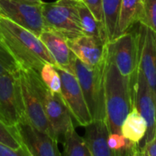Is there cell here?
Here are the masks:
<instances>
[{
	"mask_svg": "<svg viewBox=\"0 0 156 156\" xmlns=\"http://www.w3.org/2000/svg\"><path fill=\"white\" fill-rule=\"evenodd\" d=\"M0 41L10 52L20 69L40 73L46 63L55 62L38 36L0 14Z\"/></svg>",
	"mask_w": 156,
	"mask_h": 156,
	"instance_id": "cell-1",
	"label": "cell"
},
{
	"mask_svg": "<svg viewBox=\"0 0 156 156\" xmlns=\"http://www.w3.org/2000/svg\"><path fill=\"white\" fill-rule=\"evenodd\" d=\"M104 93L108 131L120 133L121 124L133 108V83L132 77L120 73L108 52L104 70Z\"/></svg>",
	"mask_w": 156,
	"mask_h": 156,
	"instance_id": "cell-2",
	"label": "cell"
},
{
	"mask_svg": "<svg viewBox=\"0 0 156 156\" xmlns=\"http://www.w3.org/2000/svg\"><path fill=\"white\" fill-rule=\"evenodd\" d=\"M105 64L106 61L101 65L90 67L77 58L73 64V74L80 85L93 121L105 120L106 119L104 93Z\"/></svg>",
	"mask_w": 156,
	"mask_h": 156,
	"instance_id": "cell-3",
	"label": "cell"
},
{
	"mask_svg": "<svg viewBox=\"0 0 156 156\" xmlns=\"http://www.w3.org/2000/svg\"><path fill=\"white\" fill-rule=\"evenodd\" d=\"M29 72L33 84L41 96L46 117L53 133V138L58 143H62L67 131L74 125L73 118L61 95L52 93L48 89L39 73L33 70H29Z\"/></svg>",
	"mask_w": 156,
	"mask_h": 156,
	"instance_id": "cell-4",
	"label": "cell"
},
{
	"mask_svg": "<svg viewBox=\"0 0 156 156\" xmlns=\"http://www.w3.org/2000/svg\"><path fill=\"white\" fill-rule=\"evenodd\" d=\"M0 119L9 126L27 120L20 70L0 74Z\"/></svg>",
	"mask_w": 156,
	"mask_h": 156,
	"instance_id": "cell-5",
	"label": "cell"
},
{
	"mask_svg": "<svg viewBox=\"0 0 156 156\" xmlns=\"http://www.w3.org/2000/svg\"><path fill=\"white\" fill-rule=\"evenodd\" d=\"M42 16L45 28L62 33L67 40L82 35L74 0H56L42 4Z\"/></svg>",
	"mask_w": 156,
	"mask_h": 156,
	"instance_id": "cell-6",
	"label": "cell"
},
{
	"mask_svg": "<svg viewBox=\"0 0 156 156\" xmlns=\"http://www.w3.org/2000/svg\"><path fill=\"white\" fill-rule=\"evenodd\" d=\"M108 52L120 73L132 77L138 70L139 62L138 29L132 28L108 42Z\"/></svg>",
	"mask_w": 156,
	"mask_h": 156,
	"instance_id": "cell-7",
	"label": "cell"
},
{
	"mask_svg": "<svg viewBox=\"0 0 156 156\" xmlns=\"http://www.w3.org/2000/svg\"><path fill=\"white\" fill-rule=\"evenodd\" d=\"M0 12L38 37L45 29L42 4H34L25 0H0Z\"/></svg>",
	"mask_w": 156,
	"mask_h": 156,
	"instance_id": "cell-8",
	"label": "cell"
},
{
	"mask_svg": "<svg viewBox=\"0 0 156 156\" xmlns=\"http://www.w3.org/2000/svg\"><path fill=\"white\" fill-rule=\"evenodd\" d=\"M20 77L27 121L38 130L53 138L41 96L33 84L29 70L20 69Z\"/></svg>",
	"mask_w": 156,
	"mask_h": 156,
	"instance_id": "cell-9",
	"label": "cell"
},
{
	"mask_svg": "<svg viewBox=\"0 0 156 156\" xmlns=\"http://www.w3.org/2000/svg\"><path fill=\"white\" fill-rule=\"evenodd\" d=\"M61 76V97L65 103L73 120L76 125L86 127L93 120L87 108L82 89L75 75L62 69H58Z\"/></svg>",
	"mask_w": 156,
	"mask_h": 156,
	"instance_id": "cell-10",
	"label": "cell"
},
{
	"mask_svg": "<svg viewBox=\"0 0 156 156\" xmlns=\"http://www.w3.org/2000/svg\"><path fill=\"white\" fill-rule=\"evenodd\" d=\"M132 83L133 107L137 108L147 123V131L141 141V145H145L156 135V103L144 76L139 69L132 76Z\"/></svg>",
	"mask_w": 156,
	"mask_h": 156,
	"instance_id": "cell-11",
	"label": "cell"
},
{
	"mask_svg": "<svg viewBox=\"0 0 156 156\" xmlns=\"http://www.w3.org/2000/svg\"><path fill=\"white\" fill-rule=\"evenodd\" d=\"M138 69L144 76L156 103V34L144 24H138Z\"/></svg>",
	"mask_w": 156,
	"mask_h": 156,
	"instance_id": "cell-12",
	"label": "cell"
},
{
	"mask_svg": "<svg viewBox=\"0 0 156 156\" xmlns=\"http://www.w3.org/2000/svg\"><path fill=\"white\" fill-rule=\"evenodd\" d=\"M68 44L74 56L90 67L101 65L107 59L108 43L101 39L82 34L68 40Z\"/></svg>",
	"mask_w": 156,
	"mask_h": 156,
	"instance_id": "cell-13",
	"label": "cell"
},
{
	"mask_svg": "<svg viewBox=\"0 0 156 156\" xmlns=\"http://www.w3.org/2000/svg\"><path fill=\"white\" fill-rule=\"evenodd\" d=\"M18 129L22 143L31 156H62L57 140L38 130L27 120L20 123Z\"/></svg>",
	"mask_w": 156,
	"mask_h": 156,
	"instance_id": "cell-14",
	"label": "cell"
},
{
	"mask_svg": "<svg viewBox=\"0 0 156 156\" xmlns=\"http://www.w3.org/2000/svg\"><path fill=\"white\" fill-rule=\"evenodd\" d=\"M55 62L57 69H62L73 73V64L76 57L69 47L68 40L60 32L45 28L39 36Z\"/></svg>",
	"mask_w": 156,
	"mask_h": 156,
	"instance_id": "cell-15",
	"label": "cell"
},
{
	"mask_svg": "<svg viewBox=\"0 0 156 156\" xmlns=\"http://www.w3.org/2000/svg\"><path fill=\"white\" fill-rule=\"evenodd\" d=\"M86 132L83 137L89 149L91 156H129L113 151L108 145L109 134L105 120H95L85 127Z\"/></svg>",
	"mask_w": 156,
	"mask_h": 156,
	"instance_id": "cell-16",
	"label": "cell"
},
{
	"mask_svg": "<svg viewBox=\"0 0 156 156\" xmlns=\"http://www.w3.org/2000/svg\"><path fill=\"white\" fill-rule=\"evenodd\" d=\"M144 3L145 0H122L114 39L140 22L144 11Z\"/></svg>",
	"mask_w": 156,
	"mask_h": 156,
	"instance_id": "cell-17",
	"label": "cell"
},
{
	"mask_svg": "<svg viewBox=\"0 0 156 156\" xmlns=\"http://www.w3.org/2000/svg\"><path fill=\"white\" fill-rule=\"evenodd\" d=\"M147 131V123L136 108L126 116L120 127V133L134 143H141Z\"/></svg>",
	"mask_w": 156,
	"mask_h": 156,
	"instance_id": "cell-18",
	"label": "cell"
},
{
	"mask_svg": "<svg viewBox=\"0 0 156 156\" xmlns=\"http://www.w3.org/2000/svg\"><path fill=\"white\" fill-rule=\"evenodd\" d=\"M77 13L82 34L101 39L108 43L103 24L96 20L83 2H77Z\"/></svg>",
	"mask_w": 156,
	"mask_h": 156,
	"instance_id": "cell-19",
	"label": "cell"
},
{
	"mask_svg": "<svg viewBox=\"0 0 156 156\" xmlns=\"http://www.w3.org/2000/svg\"><path fill=\"white\" fill-rule=\"evenodd\" d=\"M121 1L122 0H101L103 26L105 29L108 42L111 41L114 39Z\"/></svg>",
	"mask_w": 156,
	"mask_h": 156,
	"instance_id": "cell-20",
	"label": "cell"
},
{
	"mask_svg": "<svg viewBox=\"0 0 156 156\" xmlns=\"http://www.w3.org/2000/svg\"><path fill=\"white\" fill-rule=\"evenodd\" d=\"M62 144V156H91L85 139L76 132L74 125L67 131Z\"/></svg>",
	"mask_w": 156,
	"mask_h": 156,
	"instance_id": "cell-21",
	"label": "cell"
},
{
	"mask_svg": "<svg viewBox=\"0 0 156 156\" xmlns=\"http://www.w3.org/2000/svg\"><path fill=\"white\" fill-rule=\"evenodd\" d=\"M40 75L41 80L45 84V86L48 87L50 91L52 93L60 94L61 88H62V82H61V76L58 72V69L52 64L46 62L41 72Z\"/></svg>",
	"mask_w": 156,
	"mask_h": 156,
	"instance_id": "cell-22",
	"label": "cell"
},
{
	"mask_svg": "<svg viewBox=\"0 0 156 156\" xmlns=\"http://www.w3.org/2000/svg\"><path fill=\"white\" fill-rule=\"evenodd\" d=\"M0 143L13 149L20 148L23 143L18 126H9L0 119Z\"/></svg>",
	"mask_w": 156,
	"mask_h": 156,
	"instance_id": "cell-23",
	"label": "cell"
},
{
	"mask_svg": "<svg viewBox=\"0 0 156 156\" xmlns=\"http://www.w3.org/2000/svg\"><path fill=\"white\" fill-rule=\"evenodd\" d=\"M20 69L18 62L0 41V74L18 72Z\"/></svg>",
	"mask_w": 156,
	"mask_h": 156,
	"instance_id": "cell-24",
	"label": "cell"
},
{
	"mask_svg": "<svg viewBox=\"0 0 156 156\" xmlns=\"http://www.w3.org/2000/svg\"><path fill=\"white\" fill-rule=\"evenodd\" d=\"M156 34V0H145L143 16L140 20Z\"/></svg>",
	"mask_w": 156,
	"mask_h": 156,
	"instance_id": "cell-25",
	"label": "cell"
},
{
	"mask_svg": "<svg viewBox=\"0 0 156 156\" xmlns=\"http://www.w3.org/2000/svg\"><path fill=\"white\" fill-rule=\"evenodd\" d=\"M85 6L91 11L96 20L103 24L102 2L101 0H82Z\"/></svg>",
	"mask_w": 156,
	"mask_h": 156,
	"instance_id": "cell-26",
	"label": "cell"
},
{
	"mask_svg": "<svg viewBox=\"0 0 156 156\" xmlns=\"http://www.w3.org/2000/svg\"><path fill=\"white\" fill-rule=\"evenodd\" d=\"M0 156H31L27 148L22 145L19 149H13L0 143Z\"/></svg>",
	"mask_w": 156,
	"mask_h": 156,
	"instance_id": "cell-27",
	"label": "cell"
},
{
	"mask_svg": "<svg viewBox=\"0 0 156 156\" xmlns=\"http://www.w3.org/2000/svg\"><path fill=\"white\" fill-rule=\"evenodd\" d=\"M143 146L146 147L149 156H156V135L152 140H151L148 143H146Z\"/></svg>",
	"mask_w": 156,
	"mask_h": 156,
	"instance_id": "cell-28",
	"label": "cell"
},
{
	"mask_svg": "<svg viewBox=\"0 0 156 156\" xmlns=\"http://www.w3.org/2000/svg\"><path fill=\"white\" fill-rule=\"evenodd\" d=\"M138 156H149L146 147L143 145H140L139 149H138Z\"/></svg>",
	"mask_w": 156,
	"mask_h": 156,
	"instance_id": "cell-29",
	"label": "cell"
},
{
	"mask_svg": "<svg viewBox=\"0 0 156 156\" xmlns=\"http://www.w3.org/2000/svg\"><path fill=\"white\" fill-rule=\"evenodd\" d=\"M25 1L30 2V3H34V4H43L42 0H25Z\"/></svg>",
	"mask_w": 156,
	"mask_h": 156,
	"instance_id": "cell-30",
	"label": "cell"
},
{
	"mask_svg": "<svg viewBox=\"0 0 156 156\" xmlns=\"http://www.w3.org/2000/svg\"><path fill=\"white\" fill-rule=\"evenodd\" d=\"M139 146H140V145H139ZM139 146H138V147H137V148H136L129 156H138V149H139Z\"/></svg>",
	"mask_w": 156,
	"mask_h": 156,
	"instance_id": "cell-31",
	"label": "cell"
},
{
	"mask_svg": "<svg viewBox=\"0 0 156 156\" xmlns=\"http://www.w3.org/2000/svg\"><path fill=\"white\" fill-rule=\"evenodd\" d=\"M74 1H76V2H82V0H74Z\"/></svg>",
	"mask_w": 156,
	"mask_h": 156,
	"instance_id": "cell-32",
	"label": "cell"
},
{
	"mask_svg": "<svg viewBox=\"0 0 156 156\" xmlns=\"http://www.w3.org/2000/svg\"><path fill=\"white\" fill-rule=\"evenodd\" d=\"M0 14H1V12H0Z\"/></svg>",
	"mask_w": 156,
	"mask_h": 156,
	"instance_id": "cell-33",
	"label": "cell"
}]
</instances>
